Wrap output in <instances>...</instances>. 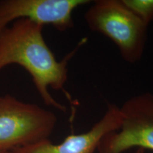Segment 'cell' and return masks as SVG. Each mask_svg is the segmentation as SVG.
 <instances>
[{
  "instance_id": "1",
  "label": "cell",
  "mask_w": 153,
  "mask_h": 153,
  "mask_svg": "<svg viewBox=\"0 0 153 153\" xmlns=\"http://www.w3.org/2000/svg\"><path fill=\"white\" fill-rule=\"evenodd\" d=\"M43 28L42 25L21 19L1 30L0 70L11 64L24 68L31 76L44 104L65 112L66 107L53 98L48 88L67 93L65 85L68 80V63L86 39L82 40L65 58L58 61L44 40Z\"/></svg>"
},
{
  "instance_id": "2",
  "label": "cell",
  "mask_w": 153,
  "mask_h": 153,
  "mask_svg": "<svg viewBox=\"0 0 153 153\" xmlns=\"http://www.w3.org/2000/svg\"><path fill=\"white\" fill-rule=\"evenodd\" d=\"M85 18L90 30L114 42L124 60L135 63L140 60L144 52L148 26L121 0L93 1Z\"/></svg>"
},
{
  "instance_id": "3",
  "label": "cell",
  "mask_w": 153,
  "mask_h": 153,
  "mask_svg": "<svg viewBox=\"0 0 153 153\" xmlns=\"http://www.w3.org/2000/svg\"><path fill=\"white\" fill-rule=\"evenodd\" d=\"M56 123V116L51 111L10 94L0 97V152L48 139Z\"/></svg>"
},
{
  "instance_id": "4",
  "label": "cell",
  "mask_w": 153,
  "mask_h": 153,
  "mask_svg": "<svg viewBox=\"0 0 153 153\" xmlns=\"http://www.w3.org/2000/svg\"><path fill=\"white\" fill-rule=\"evenodd\" d=\"M120 111L119 129L103 137L98 152L123 153L135 147L153 150V94L133 97L124 102Z\"/></svg>"
},
{
  "instance_id": "5",
  "label": "cell",
  "mask_w": 153,
  "mask_h": 153,
  "mask_svg": "<svg viewBox=\"0 0 153 153\" xmlns=\"http://www.w3.org/2000/svg\"><path fill=\"white\" fill-rule=\"evenodd\" d=\"M89 0H1L0 33L11 22L26 19L45 26L51 25L59 31L74 26L72 13Z\"/></svg>"
},
{
  "instance_id": "6",
  "label": "cell",
  "mask_w": 153,
  "mask_h": 153,
  "mask_svg": "<svg viewBox=\"0 0 153 153\" xmlns=\"http://www.w3.org/2000/svg\"><path fill=\"white\" fill-rule=\"evenodd\" d=\"M121 123L120 108L108 104L102 118L86 133L71 134L60 144L49 139L16 148L11 153H94L101 140L107 133L118 131Z\"/></svg>"
},
{
  "instance_id": "7",
  "label": "cell",
  "mask_w": 153,
  "mask_h": 153,
  "mask_svg": "<svg viewBox=\"0 0 153 153\" xmlns=\"http://www.w3.org/2000/svg\"><path fill=\"white\" fill-rule=\"evenodd\" d=\"M146 26L153 21V0H121Z\"/></svg>"
},
{
  "instance_id": "8",
  "label": "cell",
  "mask_w": 153,
  "mask_h": 153,
  "mask_svg": "<svg viewBox=\"0 0 153 153\" xmlns=\"http://www.w3.org/2000/svg\"><path fill=\"white\" fill-rule=\"evenodd\" d=\"M135 153H146V152H145V149L139 148H137V150L135 151Z\"/></svg>"
},
{
  "instance_id": "9",
  "label": "cell",
  "mask_w": 153,
  "mask_h": 153,
  "mask_svg": "<svg viewBox=\"0 0 153 153\" xmlns=\"http://www.w3.org/2000/svg\"><path fill=\"white\" fill-rule=\"evenodd\" d=\"M0 153H11V152H0Z\"/></svg>"
}]
</instances>
